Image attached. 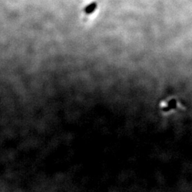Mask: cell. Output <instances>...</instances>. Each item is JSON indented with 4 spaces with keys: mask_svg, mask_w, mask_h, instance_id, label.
<instances>
[]
</instances>
